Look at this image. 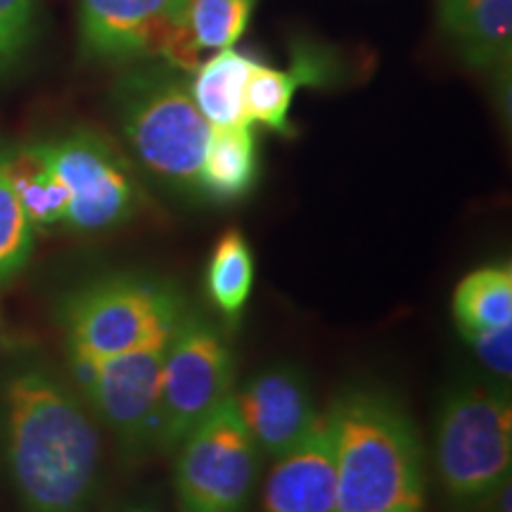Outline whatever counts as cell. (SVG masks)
<instances>
[{
	"label": "cell",
	"instance_id": "19",
	"mask_svg": "<svg viewBox=\"0 0 512 512\" xmlns=\"http://www.w3.org/2000/svg\"><path fill=\"white\" fill-rule=\"evenodd\" d=\"M453 320L460 335L512 328V268L482 266L467 273L453 292Z\"/></svg>",
	"mask_w": 512,
	"mask_h": 512
},
{
	"label": "cell",
	"instance_id": "7",
	"mask_svg": "<svg viewBox=\"0 0 512 512\" xmlns=\"http://www.w3.org/2000/svg\"><path fill=\"white\" fill-rule=\"evenodd\" d=\"M178 512H249L261 451L249 437L233 394L176 448Z\"/></svg>",
	"mask_w": 512,
	"mask_h": 512
},
{
	"label": "cell",
	"instance_id": "5",
	"mask_svg": "<svg viewBox=\"0 0 512 512\" xmlns=\"http://www.w3.org/2000/svg\"><path fill=\"white\" fill-rule=\"evenodd\" d=\"M512 406L508 392L460 382L441 401L434 430V470L446 503L475 512L510 479Z\"/></svg>",
	"mask_w": 512,
	"mask_h": 512
},
{
	"label": "cell",
	"instance_id": "21",
	"mask_svg": "<svg viewBox=\"0 0 512 512\" xmlns=\"http://www.w3.org/2000/svg\"><path fill=\"white\" fill-rule=\"evenodd\" d=\"M36 228L17 200L0 147V290H5L24 271L34 252Z\"/></svg>",
	"mask_w": 512,
	"mask_h": 512
},
{
	"label": "cell",
	"instance_id": "12",
	"mask_svg": "<svg viewBox=\"0 0 512 512\" xmlns=\"http://www.w3.org/2000/svg\"><path fill=\"white\" fill-rule=\"evenodd\" d=\"M264 482L261 512H335L337 467L328 415L283 456Z\"/></svg>",
	"mask_w": 512,
	"mask_h": 512
},
{
	"label": "cell",
	"instance_id": "15",
	"mask_svg": "<svg viewBox=\"0 0 512 512\" xmlns=\"http://www.w3.org/2000/svg\"><path fill=\"white\" fill-rule=\"evenodd\" d=\"M259 157L252 124L211 128L200 171V192L216 202H238L254 190Z\"/></svg>",
	"mask_w": 512,
	"mask_h": 512
},
{
	"label": "cell",
	"instance_id": "8",
	"mask_svg": "<svg viewBox=\"0 0 512 512\" xmlns=\"http://www.w3.org/2000/svg\"><path fill=\"white\" fill-rule=\"evenodd\" d=\"M38 145L69 195L64 228L79 235L107 233L138 214V178L110 140L79 128Z\"/></svg>",
	"mask_w": 512,
	"mask_h": 512
},
{
	"label": "cell",
	"instance_id": "13",
	"mask_svg": "<svg viewBox=\"0 0 512 512\" xmlns=\"http://www.w3.org/2000/svg\"><path fill=\"white\" fill-rule=\"evenodd\" d=\"M254 0H183L159 46V57L185 74H195L207 50L230 48L252 17Z\"/></svg>",
	"mask_w": 512,
	"mask_h": 512
},
{
	"label": "cell",
	"instance_id": "14",
	"mask_svg": "<svg viewBox=\"0 0 512 512\" xmlns=\"http://www.w3.org/2000/svg\"><path fill=\"white\" fill-rule=\"evenodd\" d=\"M439 17L446 36L470 67H508L512 0H439Z\"/></svg>",
	"mask_w": 512,
	"mask_h": 512
},
{
	"label": "cell",
	"instance_id": "3",
	"mask_svg": "<svg viewBox=\"0 0 512 512\" xmlns=\"http://www.w3.org/2000/svg\"><path fill=\"white\" fill-rule=\"evenodd\" d=\"M188 309L183 292L155 275L107 273L86 280L57 304L69 366L162 344Z\"/></svg>",
	"mask_w": 512,
	"mask_h": 512
},
{
	"label": "cell",
	"instance_id": "17",
	"mask_svg": "<svg viewBox=\"0 0 512 512\" xmlns=\"http://www.w3.org/2000/svg\"><path fill=\"white\" fill-rule=\"evenodd\" d=\"M5 164L17 200L27 211L34 228L64 226L69 207V195L53 166L48 164L41 145L29 143L19 147H5Z\"/></svg>",
	"mask_w": 512,
	"mask_h": 512
},
{
	"label": "cell",
	"instance_id": "1",
	"mask_svg": "<svg viewBox=\"0 0 512 512\" xmlns=\"http://www.w3.org/2000/svg\"><path fill=\"white\" fill-rule=\"evenodd\" d=\"M3 460L22 512H91L102 482L95 415L55 368L19 356L0 380Z\"/></svg>",
	"mask_w": 512,
	"mask_h": 512
},
{
	"label": "cell",
	"instance_id": "25",
	"mask_svg": "<svg viewBox=\"0 0 512 512\" xmlns=\"http://www.w3.org/2000/svg\"><path fill=\"white\" fill-rule=\"evenodd\" d=\"M107 512H166V510L157 501H152V498L136 496V498H126V501H119Z\"/></svg>",
	"mask_w": 512,
	"mask_h": 512
},
{
	"label": "cell",
	"instance_id": "18",
	"mask_svg": "<svg viewBox=\"0 0 512 512\" xmlns=\"http://www.w3.org/2000/svg\"><path fill=\"white\" fill-rule=\"evenodd\" d=\"M323 76L320 60L313 55L297 57L292 69H280L256 64L245 88V114L249 124H264L275 133L292 136L290 105L302 83H318Z\"/></svg>",
	"mask_w": 512,
	"mask_h": 512
},
{
	"label": "cell",
	"instance_id": "24",
	"mask_svg": "<svg viewBox=\"0 0 512 512\" xmlns=\"http://www.w3.org/2000/svg\"><path fill=\"white\" fill-rule=\"evenodd\" d=\"M510 503H512V486H510V479H505V482L498 486L494 494L486 498L475 512H510Z\"/></svg>",
	"mask_w": 512,
	"mask_h": 512
},
{
	"label": "cell",
	"instance_id": "11",
	"mask_svg": "<svg viewBox=\"0 0 512 512\" xmlns=\"http://www.w3.org/2000/svg\"><path fill=\"white\" fill-rule=\"evenodd\" d=\"M183 0H81V55L100 64L155 57Z\"/></svg>",
	"mask_w": 512,
	"mask_h": 512
},
{
	"label": "cell",
	"instance_id": "23",
	"mask_svg": "<svg viewBox=\"0 0 512 512\" xmlns=\"http://www.w3.org/2000/svg\"><path fill=\"white\" fill-rule=\"evenodd\" d=\"M463 339L475 351L479 363L491 370L498 380H510L512 375V328L484 330L463 335Z\"/></svg>",
	"mask_w": 512,
	"mask_h": 512
},
{
	"label": "cell",
	"instance_id": "20",
	"mask_svg": "<svg viewBox=\"0 0 512 512\" xmlns=\"http://www.w3.org/2000/svg\"><path fill=\"white\" fill-rule=\"evenodd\" d=\"M254 252L242 230L230 228L211 249L207 264V294L214 309L235 325L254 287Z\"/></svg>",
	"mask_w": 512,
	"mask_h": 512
},
{
	"label": "cell",
	"instance_id": "22",
	"mask_svg": "<svg viewBox=\"0 0 512 512\" xmlns=\"http://www.w3.org/2000/svg\"><path fill=\"white\" fill-rule=\"evenodd\" d=\"M34 38L36 0H0V79L24 62Z\"/></svg>",
	"mask_w": 512,
	"mask_h": 512
},
{
	"label": "cell",
	"instance_id": "10",
	"mask_svg": "<svg viewBox=\"0 0 512 512\" xmlns=\"http://www.w3.org/2000/svg\"><path fill=\"white\" fill-rule=\"evenodd\" d=\"M235 406L261 456L278 458L313 430L320 413L311 384L294 366H271L233 392Z\"/></svg>",
	"mask_w": 512,
	"mask_h": 512
},
{
	"label": "cell",
	"instance_id": "16",
	"mask_svg": "<svg viewBox=\"0 0 512 512\" xmlns=\"http://www.w3.org/2000/svg\"><path fill=\"white\" fill-rule=\"evenodd\" d=\"M256 64L238 50L223 48L195 69V79L190 81L192 100L211 128L249 124L245 88Z\"/></svg>",
	"mask_w": 512,
	"mask_h": 512
},
{
	"label": "cell",
	"instance_id": "9",
	"mask_svg": "<svg viewBox=\"0 0 512 512\" xmlns=\"http://www.w3.org/2000/svg\"><path fill=\"white\" fill-rule=\"evenodd\" d=\"M166 342L69 366L91 413L112 432L121 456L131 463L157 453Z\"/></svg>",
	"mask_w": 512,
	"mask_h": 512
},
{
	"label": "cell",
	"instance_id": "2",
	"mask_svg": "<svg viewBox=\"0 0 512 512\" xmlns=\"http://www.w3.org/2000/svg\"><path fill=\"white\" fill-rule=\"evenodd\" d=\"M325 415L335 441V512H422L425 451L401 401L356 387Z\"/></svg>",
	"mask_w": 512,
	"mask_h": 512
},
{
	"label": "cell",
	"instance_id": "4",
	"mask_svg": "<svg viewBox=\"0 0 512 512\" xmlns=\"http://www.w3.org/2000/svg\"><path fill=\"white\" fill-rule=\"evenodd\" d=\"M124 140L150 174L200 190L211 126L192 100L188 74L166 62L138 64L114 86Z\"/></svg>",
	"mask_w": 512,
	"mask_h": 512
},
{
	"label": "cell",
	"instance_id": "6",
	"mask_svg": "<svg viewBox=\"0 0 512 512\" xmlns=\"http://www.w3.org/2000/svg\"><path fill=\"white\" fill-rule=\"evenodd\" d=\"M233 392V347L209 318L188 309L164 347L157 453H174Z\"/></svg>",
	"mask_w": 512,
	"mask_h": 512
}]
</instances>
